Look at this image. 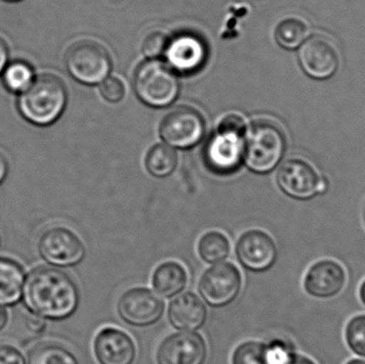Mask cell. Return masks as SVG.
<instances>
[{
	"label": "cell",
	"mask_w": 365,
	"mask_h": 364,
	"mask_svg": "<svg viewBox=\"0 0 365 364\" xmlns=\"http://www.w3.org/2000/svg\"><path fill=\"white\" fill-rule=\"evenodd\" d=\"M168 320L177 331H199L207 320V309L199 296L190 292L184 293L169 305Z\"/></svg>",
	"instance_id": "cell-18"
},
{
	"label": "cell",
	"mask_w": 365,
	"mask_h": 364,
	"mask_svg": "<svg viewBox=\"0 0 365 364\" xmlns=\"http://www.w3.org/2000/svg\"><path fill=\"white\" fill-rule=\"evenodd\" d=\"M27 364H79L76 357L57 344H43L30 353Z\"/></svg>",
	"instance_id": "cell-25"
},
{
	"label": "cell",
	"mask_w": 365,
	"mask_h": 364,
	"mask_svg": "<svg viewBox=\"0 0 365 364\" xmlns=\"http://www.w3.org/2000/svg\"><path fill=\"white\" fill-rule=\"evenodd\" d=\"M68 104V88L57 75H36L34 83L17 95V109L21 117L36 126H49L57 122Z\"/></svg>",
	"instance_id": "cell-2"
},
{
	"label": "cell",
	"mask_w": 365,
	"mask_h": 364,
	"mask_svg": "<svg viewBox=\"0 0 365 364\" xmlns=\"http://www.w3.org/2000/svg\"><path fill=\"white\" fill-rule=\"evenodd\" d=\"M287 364H317L312 359L309 358V357L304 356V355H298L297 353H295L293 357H292L291 360L289 361Z\"/></svg>",
	"instance_id": "cell-34"
},
{
	"label": "cell",
	"mask_w": 365,
	"mask_h": 364,
	"mask_svg": "<svg viewBox=\"0 0 365 364\" xmlns=\"http://www.w3.org/2000/svg\"><path fill=\"white\" fill-rule=\"evenodd\" d=\"M25 274L14 261L0 259V306H13L23 296Z\"/></svg>",
	"instance_id": "cell-20"
},
{
	"label": "cell",
	"mask_w": 365,
	"mask_h": 364,
	"mask_svg": "<svg viewBox=\"0 0 365 364\" xmlns=\"http://www.w3.org/2000/svg\"><path fill=\"white\" fill-rule=\"evenodd\" d=\"M246 130V122L240 115L232 113L221 119L204 149V160L208 168L219 175L237 170L244 160Z\"/></svg>",
	"instance_id": "cell-4"
},
{
	"label": "cell",
	"mask_w": 365,
	"mask_h": 364,
	"mask_svg": "<svg viewBox=\"0 0 365 364\" xmlns=\"http://www.w3.org/2000/svg\"><path fill=\"white\" fill-rule=\"evenodd\" d=\"M134 90L139 100L148 106L163 108L177 100L180 93L179 78L168 64L149 60L137 68Z\"/></svg>",
	"instance_id": "cell-5"
},
{
	"label": "cell",
	"mask_w": 365,
	"mask_h": 364,
	"mask_svg": "<svg viewBox=\"0 0 365 364\" xmlns=\"http://www.w3.org/2000/svg\"><path fill=\"white\" fill-rule=\"evenodd\" d=\"M4 1H6V2H19V1H21V0H4Z\"/></svg>",
	"instance_id": "cell-38"
},
{
	"label": "cell",
	"mask_w": 365,
	"mask_h": 364,
	"mask_svg": "<svg viewBox=\"0 0 365 364\" xmlns=\"http://www.w3.org/2000/svg\"><path fill=\"white\" fill-rule=\"evenodd\" d=\"M359 296L360 301H361V303H364L365 307V279L364 281L362 282L361 286H360Z\"/></svg>",
	"instance_id": "cell-36"
},
{
	"label": "cell",
	"mask_w": 365,
	"mask_h": 364,
	"mask_svg": "<svg viewBox=\"0 0 365 364\" xmlns=\"http://www.w3.org/2000/svg\"><path fill=\"white\" fill-rule=\"evenodd\" d=\"M28 327H29L32 331L41 333V331H44L45 328L44 318L34 314V318H30L29 322H28Z\"/></svg>",
	"instance_id": "cell-32"
},
{
	"label": "cell",
	"mask_w": 365,
	"mask_h": 364,
	"mask_svg": "<svg viewBox=\"0 0 365 364\" xmlns=\"http://www.w3.org/2000/svg\"><path fill=\"white\" fill-rule=\"evenodd\" d=\"M8 322V314H6V310L0 306V331L4 328Z\"/></svg>",
	"instance_id": "cell-35"
},
{
	"label": "cell",
	"mask_w": 365,
	"mask_h": 364,
	"mask_svg": "<svg viewBox=\"0 0 365 364\" xmlns=\"http://www.w3.org/2000/svg\"><path fill=\"white\" fill-rule=\"evenodd\" d=\"M21 298L36 316L61 321L76 312L81 295L78 286L68 274L42 266L34 269L26 278Z\"/></svg>",
	"instance_id": "cell-1"
},
{
	"label": "cell",
	"mask_w": 365,
	"mask_h": 364,
	"mask_svg": "<svg viewBox=\"0 0 365 364\" xmlns=\"http://www.w3.org/2000/svg\"><path fill=\"white\" fill-rule=\"evenodd\" d=\"M188 282L186 269L180 263L168 261L156 267L152 276L154 290L165 298L181 294Z\"/></svg>",
	"instance_id": "cell-19"
},
{
	"label": "cell",
	"mask_w": 365,
	"mask_h": 364,
	"mask_svg": "<svg viewBox=\"0 0 365 364\" xmlns=\"http://www.w3.org/2000/svg\"><path fill=\"white\" fill-rule=\"evenodd\" d=\"M68 74L83 85H98L110 74L113 60L104 45L98 41H76L73 43L64 57Z\"/></svg>",
	"instance_id": "cell-6"
},
{
	"label": "cell",
	"mask_w": 365,
	"mask_h": 364,
	"mask_svg": "<svg viewBox=\"0 0 365 364\" xmlns=\"http://www.w3.org/2000/svg\"><path fill=\"white\" fill-rule=\"evenodd\" d=\"M242 275L232 263H219L206 269L200 278L199 293L212 308L231 305L242 290Z\"/></svg>",
	"instance_id": "cell-8"
},
{
	"label": "cell",
	"mask_w": 365,
	"mask_h": 364,
	"mask_svg": "<svg viewBox=\"0 0 365 364\" xmlns=\"http://www.w3.org/2000/svg\"><path fill=\"white\" fill-rule=\"evenodd\" d=\"M346 364H365L364 359L355 358L349 360Z\"/></svg>",
	"instance_id": "cell-37"
},
{
	"label": "cell",
	"mask_w": 365,
	"mask_h": 364,
	"mask_svg": "<svg viewBox=\"0 0 365 364\" xmlns=\"http://www.w3.org/2000/svg\"><path fill=\"white\" fill-rule=\"evenodd\" d=\"M36 77L34 66L25 60L9 61L0 75L4 87L16 95L27 90Z\"/></svg>",
	"instance_id": "cell-21"
},
{
	"label": "cell",
	"mask_w": 365,
	"mask_h": 364,
	"mask_svg": "<svg viewBox=\"0 0 365 364\" xmlns=\"http://www.w3.org/2000/svg\"><path fill=\"white\" fill-rule=\"evenodd\" d=\"M277 181L285 194L298 200L313 198L326 189L325 182L317 169L304 158L285 160L277 175Z\"/></svg>",
	"instance_id": "cell-10"
},
{
	"label": "cell",
	"mask_w": 365,
	"mask_h": 364,
	"mask_svg": "<svg viewBox=\"0 0 365 364\" xmlns=\"http://www.w3.org/2000/svg\"><path fill=\"white\" fill-rule=\"evenodd\" d=\"M207 346L193 331H180L163 340L156 352L158 364H204Z\"/></svg>",
	"instance_id": "cell-15"
},
{
	"label": "cell",
	"mask_w": 365,
	"mask_h": 364,
	"mask_svg": "<svg viewBox=\"0 0 365 364\" xmlns=\"http://www.w3.org/2000/svg\"><path fill=\"white\" fill-rule=\"evenodd\" d=\"M206 122L195 108L180 106L163 119L160 132L163 140L173 147L189 149L200 142L205 135Z\"/></svg>",
	"instance_id": "cell-7"
},
{
	"label": "cell",
	"mask_w": 365,
	"mask_h": 364,
	"mask_svg": "<svg viewBox=\"0 0 365 364\" xmlns=\"http://www.w3.org/2000/svg\"><path fill=\"white\" fill-rule=\"evenodd\" d=\"M287 140L283 128L274 120H255L244 137V162L255 173L274 170L284 156Z\"/></svg>",
	"instance_id": "cell-3"
},
{
	"label": "cell",
	"mask_w": 365,
	"mask_h": 364,
	"mask_svg": "<svg viewBox=\"0 0 365 364\" xmlns=\"http://www.w3.org/2000/svg\"><path fill=\"white\" fill-rule=\"evenodd\" d=\"M9 162L6 156L0 151V185L4 183V180L8 177Z\"/></svg>",
	"instance_id": "cell-33"
},
{
	"label": "cell",
	"mask_w": 365,
	"mask_h": 364,
	"mask_svg": "<svg viewBox=\"0 0 365 364\" xmlns=\"http://www.w3.org/2000/svg\"><path fill=\"white\" fill-rule=\"evenodd\" d=\"M93 350L100 364H133L137 355L132 338L115 327H105L98 331Z\"/></svg>",
	"instance_id": "cell-17"
},
{
	"label": "cell",
	"mask_w": 365,
	"mask_h": 364,
	"mask_svg": "<svg viewBox=\"0 0 365 364\" xmlns=\"http://www.w3.org/2000/svg\"><path fill=\"white\" fill-rule=\"evenodd\" d=\"M177 152L164 143L152 147L145 156V168L155 177H169L177 168Z\"/></svg>",
	"instance_id": "cell-23"
},
{
	"label": "cell",
	"mask_w": 365,
	"mask_h": 364,
	"mask_svg": "<svg viewBox=\"0 0 365 364\" xmlns=\"http://www.w3.org/2000/svg\"><path fill=\"white\" fill-rule=\"evenodd\" d=\"M345 342L356 356L365 358V314L354 316L345 327Z\"/></svg>",
	"instance_id": "cell-27"
},
{
	"label": "cell",
	"mask_w": 365,
	"mask_h": 364,
	"mask_svg": "<svg viewBox=\"0 0 365 364\" xmlns=\"http://www.w3.org/2000/svg\"><path fill=\"white\" fill-rule=\"evenodd\" d=\"M364 226H365V205L364 209Z\"/></svg>",
	"instance_id": "cell-39"
},
{
	"label": "cell",
	"mask_w": 365,
	"mask_h": 364,
	"mask_svg": "<svg viewBox=\"0 0 365 364\" xmlns=\"http://www.w3.org/2000/svg\"><path fill=\"white\" fill-rule=\"evenodd\" d=\"M101 85V94L110 103H118L125 95V85L118 77H107Z\"/></svg>",
	"instance_id": "cell-29"
},
{
	"label": "cell",
	"mask_w": 365,
	"mask_h": 364,
	"mask_svg": "<svg viewBox=\"0 0 365 364\" xmlns=\"http://www.w3.org/2000/svg\"><path fill=\"white\" fill-rule=\"evenodd\" d=\"M9 58H10V49H9L8 43L0 36V75H1L2 71L6 68V64L10 61Z\"/></svg>",
	"instance_id": "cell-31"
},
{
	"label": "cell",
	"mask_w": 365,
	"mask_h": 364,
	"mask_svg": "<svg viewBox=\"0 0 365 364\" xmlns=\"http://www.w3.org/2000/svg\"><path fill=\"white\" fill-rule=\"evenodd\" d=\"M309 34V27L304 19L298 17H287L277 25L274 38L284 49L299 47Z\"/></svg>",
	"instance_id": "cell-24"
},
{
	"label": "cell",
	"mask_w": 365,
	"mask_h": 364,
	"mask_svg": "<svg viewBox=\"0 0 365 364\" xmlns=\"http://www.w3.org/2000/svg\"><path fill=\"white\" fill-rule=\"evenodd\" d=\"M344 267L334 260H321L311 265L304 278V292L315 299H331L346 286Z\"/></svg>",
	"instance_id": "cell-16"
},
{
	"label": "cell",
	"mask_w": 365,
	"mask_h": 364,
	"mask_svg": "<svg viewBox=\"0 0 365 364\" xmlns=\"http://www.w3.org/2000/svg\"><path fill=\"white\" fill-rule=\"evenodd\" d=\"M167 64L180 74L199 72L206 60L208 48L205 40L195 32L182 31L169 38L165 51Z\"/></svg>",
	"instance_id": "cell-12"
},
{
	"label": "cell",
	"mask_w": 365,
	"mask_h": 364,
	"mask_svg": "<svg viewBox=\"0 0 365 364\" xmlns=\"http://www.w3.org/2000/svg\"><path fill=\"white\" fill-rule=\"evenodd\" d=\"M117 310L125 324L145 328L156 324L163 318L165 303L149 288H133L120 297Z\"/></svg>",
	"instance_id": "cell-9"
},
{
	"label": "cell",
	"mask_w": 365,
	"mask_h": 364,
	"mask_svg": "<svg viewBox=\"0 0 365 364\" xmlns=\"http://www.w3.org/2000/svg\"><path fill=\"white\" fill-rule=\"evenodd\" d=\"M0 364H26L23 355L12 346L0 345Z\"/></svg>",
	"instance_id": "cell-30"
},
{
	"label": "cell",
	"mask_w": 365,
	"mask_h": 364,
	"mask_svg": "<svg viewBox=\"0 0 365 364\" xmlns=\"http://www.w3.org/2000/svg\"><path fill=\"white\" fill-rule=\"evenodd\" d=\"M168 36L160 30H154L147 34L143 42V53L148 58H158L165 53L167 44H168Z\"/></svg>",
	"instance_id": "cell-28"
},
{
	"label": "cell",
	"mask_w": 365,
	"mask_h": 364,
	"mask_svg": "<svg viewBox=\"0 0 365 364\" xmlns=\"http://www.w3.org/2000/svg\"><path fill=\"white\" fill-rule=\"evenodd\" d=\"M300 66L314 79L334 76L340 66V56L334 43L322 34H313L302 44L298 55Z\"/></svg>",
	"instance_id": "cell-14"
},
{
	"label": "cell",
	"mask_w": 365,
	"mask_h": 364,
	"mask_svg": "<svg viewBox=\"0 0 365 364\" xmlns=\"http://www.w3.org/2000/svg\"><path fill=\"white\" fill-rule=\"evenodd\" d=\"M235 254L238 262L247 271L265 273L276 264L278 248L268 233L255 229L238 239Z\"/></svg>",
	"instance_id": "cell-13"
},
{
	"label": "cell",
	"mask_w": 365,
	"mask_h": 364,
	"mask_svg": "<svg viewBox=\"0 0 365 364\" xmlns=\"http://www.w3.org/2000/svg\"><path fill=\"white\" fill-rule=\"evenodd\" d=\"M38 251L48 264L58 267L76 266L86 256V248L81 239L63 227L45 231L38 241Z\"/></svg>",
	"instance_id": "cell-11"
},
{
	"label": "cell",
	"mask_w": 365,
	"mask_h": 364,
	"mask_svg": "<svg viewBox=\"0 0 365 364\" xmlns=\"http://www.w3.org/2000/svg\"><path fill=\"white\" fill-rule=\"evenodd\" d=\"M232 364H268L267 344L259 341L240 344L232 355Z\"/></svg>",
	"instance_id": "cell-26"
},
{
	"label": "cell",
	"mask_w": 365,
	"mask_h": 364,
	"mask_svg": "<svg viewBox=\"0 0 365 364\" xmlns=\"http://www.w3.org/2000/svg\"><path fill=\"white\" fill-rule=\"evenodd\" d=\"M231 251L229 239L219 231H210L202 235L197 243V254L207 264H219Z\"/></svg>",
	"instance_id": "cell-22"
}]
</instances>
